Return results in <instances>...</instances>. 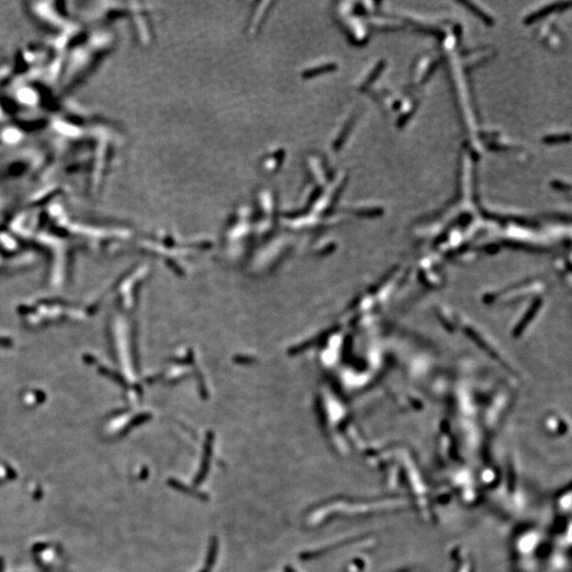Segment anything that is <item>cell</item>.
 Segmentation results:
<instances>
[{"mask_svg": "<svg viewBox=\"0 0 572 572\" xmlns=\"http://www.w3.org/2000/svg\"><path fill=\"white\" fill-rule=\"evenodd\" d=\"M211 454H212V440H211V439H208V440H207V443H206V446H205V451H203V456H202V461H201V464H200V469H199L198 473L196 474V477H195V479H194L195 485L201 484V482L206 479L207 474H208V472H209V468H210Z\"/></svg>", "mask_w": 572, "mask_h": 572, "instance_id": "obj_1", "label": "cell"}, {"mask_svg": "<svg viewBox=\"0 0 572 572\" xmlns=\"http://www.w3.org/2000/svg\"><path fill=\"white\" fill-rule=\"evenodd\" d=\"M217 554H218V539L217 537H212L210 541L205 565H203L202 570H200L199 572H211L217 559Z\"/></svg>", "mask_w": 572, "mask_h": 572, "instance_id": "obj_2", "label": "cell"}, {"mask_svg": "<svg viewBox=\"0 0 572 572\" xmlns=\"http://www.w3.org/2000/svg\"><path fill=\"white\" fill-rule=\"evenodd\" d=\"M169 482H170V485H171V486H173L175 489H177V491H181V492H183V493H185V494H187V495H190V496H193V497H196V498H199V499H207V498H208L207 495L202 494V493H199V492H197V491H195V489H193V488H190L189 486L185 485L184 483H182V482L177 481L176 479H171Z\"/></svg>", "mask_w": 572, "mask_h": 572, "instance_id": "obj_3", "label": "cell"}, {"mask_svg": "<svg viewBox=\"0 0 572 572\" xmlns=\"http://www.w3.org/2000/svg\"><path fill=\"white\" fill-rule=\"evenodd\" d=\"M284 571H285V572H296V570L293 569L292 567H290V566H286L285 569H284Z\"/></svg>", "mask_w": 572, "mask_h": 572, "instance_id": "obj_4", "label": "cell"}]
</instances>
